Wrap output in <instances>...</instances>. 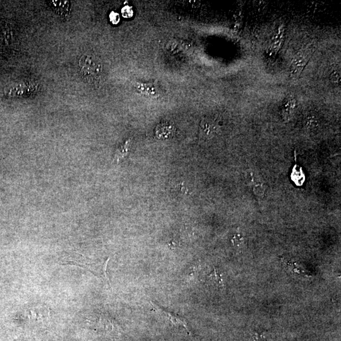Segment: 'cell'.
I'll list each match as a JSON object with an SVG mask.
<instances>
[{"instance_id": "1", "label": "cell", "mask_w": 341, "mask_h": 341, "mask_svg": "<svg viewBox=\"0 0 341 341\" xmlns=\"http://www.w3.org/2000/svg\"><path fill=\"white\" fill-rule=\"evenodd\" d=\"M78 71L85 82L91 85H98L103 75V66L96 56L83 54L78 63Z\"/></svg>"}, {"instance_id": "2", "label": "cell", "mask_w": 341, "mask_h": 341, "mask_svg": "<svg viewBox=\"0 0 341 341\" xmlns=\"http://www.w3.org/2000/svg\"><path fill=\"white\" fill-rule=\"evenodd\" d=\"M314 49V44H307V46L302 47L293 58L290 71V77L293 79L298 78L301 75L313 54Z\"/></svg>"}, {"instance_id": "3", "label": "cell", "mask_w": 341, "mask_h": 341, "mask_svg": "<svg viewBox=\"0 0 341 341\" xmlns=\"http://www.w3.org/2000/svg\"><path fill=\"white\" fill-rule=\"evenodd\" d=\"M220 128L218 121L211 118H206L202 120L200 125V133L202 137L211 138L218 133Z\"/></svg>"}, {"instance_id": "4", "label": "cell", "mask_w": 341, "mask_h": 341, "mask_svg": "<svg viewBox=\"0 0 341 341\" xmlns=\"http://www.w3.org/2000/svg\"><path fill=\"white\" fill-rule=\"evenodd\" d=\"M286 28L285 25L280 24L276 28L271 37L270 50L272 53L276 54L280 51L285 40Z\"/></svg>"}, {"instance_id": "5", "label": "cell", "mask_w": 341, "mask_h": 341, "mask_svg": "<svg viewBox=\"0 0 341 341\" xmlns=\"http://www.w3.org/2000/svg\"><path fill=\"white\" fill-rule=\"evenodd\" d=\"M297 108V100L294 95L290 94L284 100L282 106V116L286 122L293 118Z\"/></svg>"}, {"instance_id": "6", "label": "cell", "mask_w": 341, "mask_h": 341, "mask_svg": "<svg viewBox=\"0 0 341 341\" xmlns=\"http://www.w3.org/2000/svg\"><path fill=\"white\" fill-rule=\"evenodd\" d=\"M152 307H154L155 311H156L158 313L164 315V316H166L167 318L171 322V323L175 326H182L186 330L188 331V333H190L189 330H188L187 323L185 319L182 318V317H179L177 315L173 314L171 312L168 311H165L161 308L157 306V305L155 304L153 302H151Z\"/></svg>"}, {"instance_id": "7", "label": "cell", "mask_w": 341, "mask_h": 341, "mask_svg": "<svg viewBox=\"0 0 341 341\" xmlns=\"http://www.w3.org/2000/svg\"><path fill=\"white\" fill-rule=\"evenodd\" d=\"M155 133L157 138H161V139H168L175 134L176 129L175 126L171 123L164 122L159 123L157 126Z\"/></svg>"}, {"instance_id": "8", "label": "cell", "mask_w": 341, "mask_h": 341, "mask_svg": "<svg viewBox=\"0 0 341 341\" xmlns=\"http://www.w3.org/2000/svg\"><path fill=\"white\" fill-rule=\"evenodd\" d=\"M206 283L215 290H222L224 288L223 278L216 268L207 276Z\"/></svg>"}, {"instance_id": "9", "label": "cell", "mask_w": 341, "mask_h": 341, "mask_svg": "<svg viewBox=\"0 0 341 341\" xmlns=\"http://www.w3.org/2000/svg\"><path fill=\"white\" fill-rule=\"evenodd\" d=\"M58 15L66 17L70 12V3L68 1H52L49 3Z\"/></svg>"}, {"instance_id": "10", "label": "cell", "mask_w": 341, "mask_h": 341, "mask_svg": "<svg viewBox=\"0 0 341 341\" xmlns=\"http://www.w3.org/2000/svg\"><path fill=\"white\" fill-rule=\"evenodd\" d=\"M131 144V140L128 139L126 140L123 145L117 150L115 155H114V161L116 162H120L121 159L125 158L127 156L128 151H129V147Z\"/></svg>"}, {"instance_id": "11", "label": "cell", "mask_w": 341, "mask_h": 341, "mask_svg": "<svg viewBox=\"0 0 341 341\" xmlns=\"http://www.w3.org/2000/svg\"><path fill=\"white\" fill-rule=\"evenodd\" d=\"M13 40L12 32L9 28H5L0 32V44L2 46H8Z\"/></svg>"}, {"instance_id": "12", "label": "cell", "mask_w": 341, "mask_h": 341, "mask_svg": "<svg viewBox=\"0 0 341 341\" xmlns=\"http://www.w3.org/2000/svg\"><path fill=\"white\" fill-rule=\"evenodd\" d=\"M331 80L333 83L336 85H340L341 83V72L338 70L333 71L331 76Z\"/></svg>"}, {"instance_id": "13", "label": "cell", "mask_w": 341, "mask_h": 341, "mask_svg": "<svg viewBox=\"0 0 341 341\" xmlns=\"http://www.w3.org/2000/svg\"><path fill=\"white\" fill-rule=\"evenodd\" d=\"M232 243L235 247H240L243 243V238L240 235L234 236L232 239Z\"/></svg>"}, {"instance_id": "14", "label": "cell", "mask_w": 341, "mask_h": 341, "mask_svg": "<svg viewBox=\"0 0 341 341\" xmlns=\"http://www.w3.org/2000/svg\"><path fill=\"white\" fill-rule=\"evenodd\" d=\"M254 192L257 195H263L264 192V190L262 186H257V187L254 188Z\"/></svg>"}, {"instance_id": "15", "label": "cell", "mask_w": 341, "mask_h": 341, "mask_svg": "<svg viewBox=\"0 0 341 341\" xmlns=\"http://www.w3.org/2000/svg\"><path fill=\"white\" fill-rule=\"evenodd\" d=\"M254 341H266L265 340V339L264 338V336H262V335H260L259 334H255L254 337Z\"/></svg>"}]
</instances>
